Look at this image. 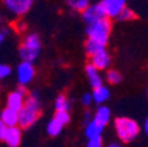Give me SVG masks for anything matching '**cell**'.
Masks as SVG:
<instances>
[{"mask_svg": "<svg viewBox=\"0 0 148 147\" xmlns=\"http://www.w3.org/2000/svg\"><path fill=\"white\" fill-rule=\"evenodd\" d=\"M40 115V99L37 93H32L24 101L23 109L17 113V125L24 129L31 127Z\"/></svg>", "mask_w": 148, "mask_h": 147, "instance_id": "obj_1", "label": "cell"}, {"mask_svg": "<svg viewBox=\"0 0 148 147\" xmlns=\"http://www.w3.org/2000/svg\"><path fill=\"white\" fill-rule=\"evenodd\" d=\"M86 32L90 40L95 41V43L101 44V45H106L111 32L110 19L103 17L101 20H98V21H94L91 24H89L86 28Z\"/></svg>", "mask_w": 148, "mask_h": 147, "instance_id": "obj_2", "label": "cell"}, {"mask_svg": "<svg viewBox=\"0 0 148 147\" xmlns=\"http://www.w3.org/2000/svg\"><path fill=\"white\" fill-rule=\"evenodd\" d=\"M115 130L120 141L128 143L138 137L140 127L136 121L127 118V117H119L115 119Z\"/></svg>", "mask_w": 148, "mask_h": 147, "instance_id": "obj_3", "label": "cell"}, {"mask_svg": "<svg viewBox=\"0 0 148 147\" xmlns=\"http://www.w3.org/2000/svg\"><path fill=\"white\" fill-rule=\"evenodd\" d=\"M41 52V40L38 35L31 33L25 37L24 43L18 48V55L23 62H33Z\"/></svg>", "mask_w": 148, "mask_h": 147, "instance_id": "obj_4", "label": "cell"}, {"mask_svg": "<svg viewBox=\"0 0 148 147\" xmlns=\"http://www.w3.org/2000/svg\"><path fill=\"white\" fill-rule=\"evenodd\" d=\"M99 4L107 19L118 17L120 11L126 7V0H102Z\"/></svg>", "mask_w": 148, "mask_h": 147, "instance_id": "obj_5", "label": "cell"}, {"mask_svg": "<svg viewBox=\"0 0 148 147\" xmlns=\"http://www.w3.org/2000/svg\"><path fill=\"white\" fill-rule=\"evenodd\" d=\"M3 3L13 15L21 16L29 11L33 0H3Z\"/></svg>", "mask_w": 148, "mask_h": 147, "instance_id": "obj_6", "label": "cell"}, {"mask_svg": "<svg viewBox=\"0 0 148 147\" xmlns=\"http://www.w3.org/2000/svg\"><path fill=\"white\" fill-rule=\"evenodd\" d=\"M17 81L21 86H25L27 84H29L34 77V68L31 62H21L17 66Z\"/></svg>", "mask_w": 148, "mask_h": 147, "instance_id": "obj_7", "label": "cell"}, {"mask_svg": "<svg viewBox=\"0 0 148 147\" xmlns=\"http://www.w3.org/2000/svg\"><path fill=\"white\" fill-rule=\"evenodd\" d=\"M82 17L85 20L87 25L91 24L94 21H98L101 19L106 17L105 12H103V9H102L101 4H92V6H89L85 11L82 12Z\"/></svg>", "mask_w": 148, "mask_h": 147, "instance_id": "obj_8", "label": "cell"}, {"mask_svg": "<svg viewBox=\"0 0 148 147\" xmlns=\"http://www.w3.org/2000/svg\"><path fill=\"white\" fill-rule=\"evenodd\" d=\"M111 64V57L107 52H106L105 49H102L99 52H97L95 55L91 56V65L95 69H106L108 68Z\"/></svg>", "mask_w": 148, "mask_h": 147, "instance_id": "obj_9", "label": "cell"}, {"mask_svg": "<svg viewBox=\"0 0 148 147\" xmlns=\"http://www.w3.org/2000/svg\"><path fill=\"white\" fill-rule=\"evenodd\" d=\"M4 142L8 144L9 147H18V144L21 143V129L17 126L13 127H8L7 129V134Z\"/></svg>", "mask_w": 148, "mask_h": 147, "instance_id": "obj_10", "label": "cell"}, {"mask_svg": "<svg viewBox=\"0 0 148 147\" xmlns=\"http://www.w3.org/2000/svg\"><path fill=\"white\" fill-rule=\"evenodd\" d=\"M24 101H25L24 97L21 94H18L15 90V92L9 93L8 97H7V107L16 111V113H18L23 109V106H24Z\"/></svg>", "mask_w": 148, "mask_h": 147, "instance_id": "obj_11", "label": "cell"}, {"mask_svg": "<svg viewBox=\"0 0 148 147\" xmlns=\"http://www.w3.org/2000/svg\"><path fill=\"white\" fill-rule=\"evenodd\" d=\"M85 72H86L87 78H89V82H90V85H91L92 89H95V88H98V86L102 85V77H101V74L98 73V69H95V68L92 66L91 64L86 65Z\"/></svg>", "mask_w": 148, "mask_h": 147, "instance_id": "obj_12", "label": "cell"}, {"mask_svg": "<svg viewBox=\"0 0 148 147\" xmlns=\"http://www.w3.org/2000/svg\"><path fill=\"white\" fill-rule=\"evenodd\" d=\"M0 121L7 126V127H13V126H17V113L8 107H5L1 114H0Z\"/></svg>", "mask_w": 148, "mask_h": 147, "instance_id": "obj_13", "label": "cell"}, {"mask_svg": "<svg viewBox=\"0 0 148 147\" xmlns=\"http://www.w3.org/2000/svg\"><path fill=\"white\" fill-rule=\"evenodd\" d=\"M110 117H111V111L107 106H99L95 111V115H94V119L97 123L102 126H106L110 121Z\"/></svg>", "mask_w": 148, "mask_h": 147, "instance_id": "obj_14", "label": "cell"}, {"mask_svg": "<svg viewBox=\"0 0 148 147\" xmlns=\"http://www.w3.org/2000/svg\"><path fill=\"white\" fill-rule=\"evenodd\" d=\"M91 98L92 101H95L97 104H103V102H106L110 98V90L106 86L101 85L94 89V92L91 93Z\"/></svg>", "mask_w": 148, "mask_h": 147, "instance_id": "obj_15", "label": "cell"}, {"mask_svg": "<svg viewBox=\"0 0 148 147\" xmlns=\"http://www.w3.org/2000/svg\"><path fill=\"white\" fill-rule=\"evenodd\" d=\"M85 126H86V129H85V135H86L89 139L94 138V137H101L102 131L105 129V126L97 123L95 121H90V122H87Z\"/></svg>", "mask_w": 148, "mask_h": 147, "instance_id": "obj_16", "label": "cell"}, {"mask_svg": "<svg viewBox=\"0 0 148 147\" xmlns=\"http://www.w3.org/2000/svg\"><path fill=\"white\" fill-rule=\"evenodd\" d=\"M54 106H56V111H69L70 102H69V99L64 94H60L58 97L56 98Z\"/></svg>", "mask_w": 148, "mask_h": 147, "instance_id": "obj_17", "label": "cell"}, {"mask_svg": "<svg viewBox=\"0 0 148 147\" xmlns=\"http://www.w3.org/2000/svg\"><path fill=\"white\" fill-rule=\"evenodd\" d=\"M62 127H64V126H62L58 121H56L54 118H53V119L49 121V123L46 126V133H48L50 137H57V135L62 131Z\"/></svg>", "mask_w": 148, "mask_h": 147, "instance_id": "obj_18", "label": "cell"}, {"mask_svg": "<svg viewBox=\"0 0 148 147\" xmlns=\"http://www.w3.org/2000/svg\"><path fill=\"white\" fill-rule=\"evenodd\" d=\"M102 49H105V45H101V44L95 43V41L92 40H87L86 45H85V50H86L87 56H90L91 57L92 55H95L97 52H99V50H102Z\"/></svg>", "mask_w": 148, "mask_h": 147, "instance_id": "obj_19", "label": "cell"}, {"mask_svg": "<svg viewBox=\"0 0 148 147\" xmlns=\"http://www.w3.org/2000/svg\"><path fill=\"white\" fill-rule=\"evenodd\" d=\"M118 19H119L120 21H128V20H134V19H136V13L134 12L131 8L124 7V8L120 11L119 15H118Z\"/></svg>", "mask_w": 148, "mask_h": 147, "instance_id": "obj_20", "label": "cell"}, {"mask_svg": "<svg viewBox=\"0 0 148 147\" xmlns=\"http://www.w3.org/2000/svg\"><path fill=\"white\" fill-rule=\"evenodd\" d=\"M54 119L58 121L62 126L66 125V123L70 121V115H69V111H56Z\"/></svg>", "mask_w": 148, "mask_h": 147, "instance_id": "obj_21", "label": "cell"}, {"mask_svg": "<svg viewBox=\"0 0 148 147\" xmlns=\"http://www.w3.org/2000/svg\"><path fill=\"white\" fill-rule=\"evenodd\" d=\"M107 81L110 84H119L120 81H122V76H120V73L119 72H116V70H108V73H107Z\"/></svg>", "mask_w": 148, "mask_h": 147, "instance_id": "obj_22", "label": "cell"}, {"mask_svg": "<svg viewBox=\"0 0 148 147\" xmlns=\"http://www.w3.org/2000/svg\"><path fill=\"white\" fill-rule=\"evenodd\" d=\"M89 6H90L89 0H75V3H74L73 9H75V11H81V12H83V11H85V9H86Z\"/></svg>", "mask_w": 148, "mask_h": 147, "instance_id": "obj_23", "label": "cell"}, {"mask_svg": "<svg viewBox=\"0 0 148 147\" xmlns=\"http://www.w3.org/2000/svg\"><path fill=\"white\" fill-rule=\"evenodd\" d=\"M11 73H12V70H11V68H9L8 65L0 64V81L4 80V78H7Z\"/></svg>", "mask_w": 148, "mask_h": 147, "instance_id": "obj_24", "label": "cell"}, {"mask_svg": "<svg viewBox=\"0 0 148 147\" xmlns=\"http://www.w3.org/2000/svg\"><path fill=\"white\" fill-rule=\"evenodd\" d=\"M87 147H103L102 137H94V138H90L89 142H87Z\"/></svg>", "mask_w": 148, "mask_h": 147, "instance_id": "obj_25", "label": "cell"}, {"mask_svg": "<svg viewBox=\"0 0 148 147\" xmlns=\"http://www.w3.org/2000/svg\"><path fill=\"white\" fill-rule=\"evenodd\" d=\"M92 101V98H91V94L90 93H85V94L82 95V98H81V102H82L83 106H87V105H90Z\"/></svg>", "mask_w": 148, "mask_h": 147, "instance_id": "obj_26", "label": "cell"}, {"mask_svg": "<svg viewBox=\"0 0 148 147\" xmlns=\"http://www.w3.org/2000/svg\"><path fill=\"white\" fill-rule=\"evenodd\" d=\"M7 129H8V127H7V126L0 121V141H4L5 134H7Z\"/></svg>", "mask_w": 148, "mask_h": 147, "instance_id": "obj_27", "label": "cell"}, {"mask_svg": "<svg viewBox=\"0 0 148 147\" xmlns=\"http://www.w3.org/2000/svg\"><path fill=\"white\" fill-rule=\"evenodd\" d=\"M16 92H17L18 94H21L24 98L27 97V94H28V92H27V88H25V86H21V85H20V86H18V88H17V89H16Z\"/></svg>", "mask_w": 148, "mask_h": 147, "instance_id": "obj_28", "label": "cell"}, {"mask_svg": "<svg viewBox=\"0 0 148 147\" xmlns=\"http://www.w3.org/2000/svg\"><path fill=\"white\" fill-rule=\"evenodd\" d=\"M144 133H148V121H144Z\"/></svg>", "mask_w": 148, "mask_h": 147, "instance_id": "obj_29", "label": "cell"}, {"mask_svg": "<svg viewBox=\"0 0 148 147\" xmlns=\"http://www.w3.org/2000/svg\"><path fill=\"white\" fill-rule=\"evenodd\" d=\"M3 41H4V33L3 32H0V44L3 43Z\"/></svg>", "mask_w": 148, "mask_h": 147, "instance_id": "obj_30", "label": "cell"}, {"mask_svg": "<svg viewBox=\"0 0 148 147\" xmlns=\"http://www.w3.org/2000/svg\"><path fill=\"white\" fill-rule=\"evenodd\" d=\"M107 147H119V144L118 143H111V144H108Z\"/></svg>", "mask_w": 148, "mask_h": 147, "instance_id": "obj_31", "label": "cell"}, {"mask_svg": "<svg viewBox=\"0 0 148 147\" xmlns=\"http://www.w3.org/2000/svg\"><path fill=\"white\" fill-rule=\"evenodd\" d=\"M0 23H1V17H0Z\"/></svg>", "mask_w": 148, "mask_h": 147, "instance_id": "obj_32", "label": "cell"}]
</instances>
